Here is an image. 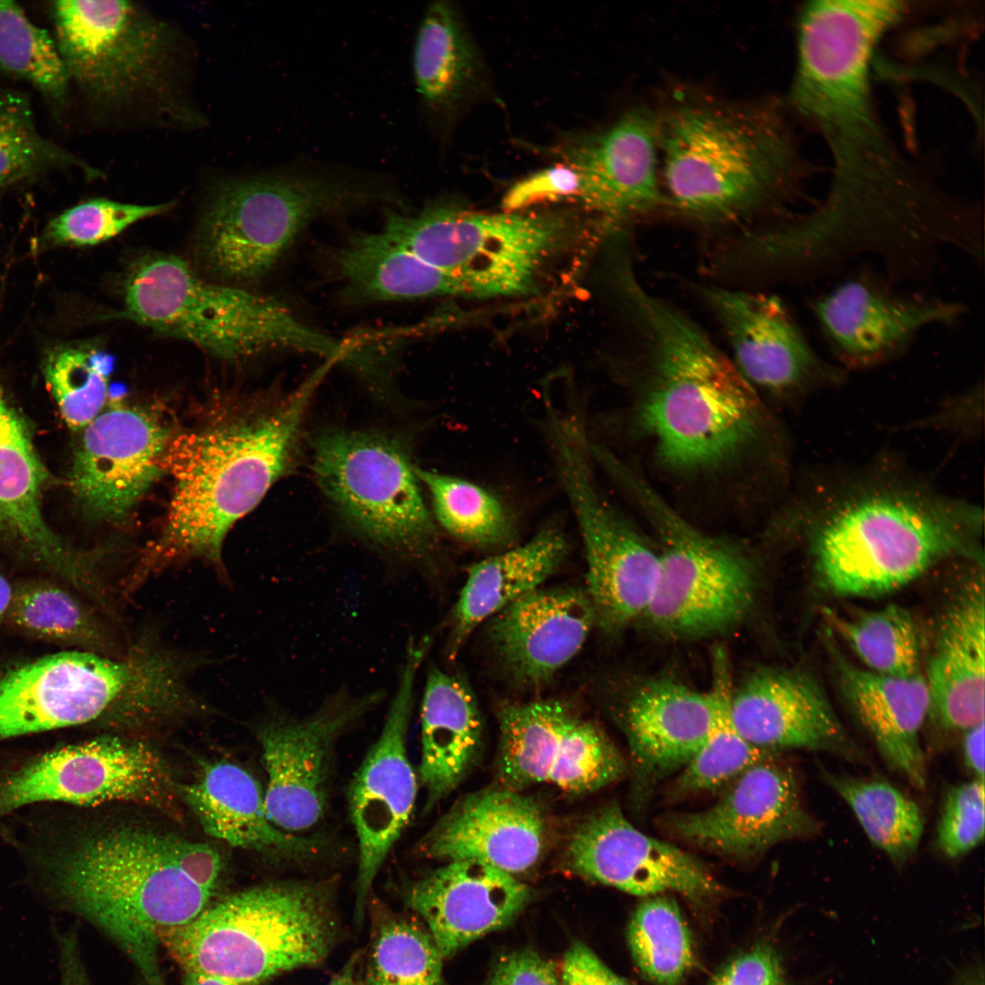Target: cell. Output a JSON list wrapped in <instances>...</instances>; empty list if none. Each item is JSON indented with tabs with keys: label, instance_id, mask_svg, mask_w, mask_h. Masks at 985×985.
Instances as JSON below:
<instances>
[{
	"label": "cell",
	"instance_id": "obj_1",
	"mask_svg": "<svg viewBox=\"0 0 985 985\" xmlns=\"http://www.w3.org/2000/svg\"><path fill=\"white\" fill-rule=\"evenodd\" d=\"M619 285L640 343L636 425L661 467L710 476L769 441L772 424L757 390L704 330L635 273Z\"/></svg>",
	"mask_w": 985,
	"mask_h": 985
},
{
	"label": "cell",
	"instance_id": "obj_2",
	"mask_svg": "<svg viewBox=\"0 0 985 985\" xmlns=\"http://www.w3.org/2000/svg\"><path fill=\"white\" fill-rule=\"evenodd\" d=\"M327 371L322 367L265 411L183 433L167 445L162 462L174 482L167 522L126 577L129 591L174 561L201 557L221 565L230 528L293 464L305 415Z\"/></svg>",
	"mask_w": 985,
	"mask_h": 985
},
{
	"label": "cell",
	"instance_id": "obj_3",
	"mask_svg": "<svg viewBox=\"0 0 985 985\" xmlns=\"http://www.w3.org/2000/svg\"><path fill=\"white\" fill-rule=\"evenodd\" d=\"M223 871L211 845L139 827L94 835L65 857V896L130 957L146 985H165L161 929L183 925L209 904Z\"/></svg>",
	"mask_w": 985,
	"mask_h": 985
},
{
	"label": "cell",
	"instance_id": "obj_4",
	"mask_svg": "<svg viewBox=\"0 0 985 985\" xmlns=\"http://www.w3.org/2000/svg\"><path fill=\"white\" fill-rule=\"evenodd\" d=\"M815 568L841 596H872L911 582L951 555L977 558V505L894 480L866 481L807 515Z\"/></svg>",
	"mask_w": 985,
	"mask_h": 985
},
{
	"label": "cell",
	"instance_id": "obj_5",
	"mask_svg": "<svg viewBox=\"0 0 985 985\" xmlns=\"http://www.w3.org/2000/svg\"><path fill=\"white\" fill-rule=\"evenodd\" d=\"M658 122L669 202L688 216L739 220L780 202L798 181L793 139L772 107L683 101Z\"/></svg>",
	"mask_w": 985,
	"mask_h": 985
},
{
	"label": "cell",
	"instance_id": "obj_6",
	"mask_svg": "<svg viewBox=\"0 0 985 985\" xmlns=\"http://www.w3.org/2000/svg\"><path fill=\"white\" fill-rule=\"evenodd\" d=\"M831 150L826 198L795 227L806 254L826 270L865 252L879 255L890 274L928 270L943 233L933 184L886 138Z\"/></svg>",
	"mask_w": 985,
	"mask_h": 985
},
{
	"label": "cell",
	"instance_id": "obj_7",
	"mask_svg": "<svg viewBox=\"0 0 985 985\" xmlns=\"http://www.w3.org/2000/svg\"><path fill=\"white\" fill-rule=\"evenodd\" d=\"M335 893L330 880L256 886L161 929L160 944L183 971L254 985L327 958L337 936Z\"/></svg>",
	"mask_w": 985,
	"mask_h": 985
},
{
	"label": "cell",
	"instance_id": "obj_8",
	"mask_svg": "<svg viewBox=\"0 0 985 985\" xmlns=\"http://www.w3.org/2000/svg\"><path fill=\"white\" fill-rule=\"evenodd\" d=\"M124 303L130 319L225 359L284 349L347 362L352 352L349 343L307 326L280 302L203 281L173 255L136 263L125 281Z\"/></svg>",
	"mask_w": 985,
	"mask_h": 985
},
{
	"label": "cell",
	"instance_id": "obj_9",
	"mask_svg": "<svg viewBox=\"0 0 985 985\" xmlns=\"http://www.w3.org/2000/svg\"><path fill=\"white\" fill-rule=\"evenodd\" d=\"M181 693L171 655L142 638L119 656L52 654L0 678V739L90 722L103 716L165 714Z\"/></svg>",
	"mask_w": 985,
	"mask_h": 985
},
{
	"label": "cell",
	"instance_id": "obj_10",
	"mask_svg": "<svg viewBox=\"0 0 985 985\" xmlns=\"http://www.w3.org/2000/svg\"><path fill=\"white\" fill-rule=\"evenodd\" d=\"M391 198V189L379 179L336 171L296 167L233 179L212 192L200 251L220 277L255 280L314 219Z\"/></svg>",
	"mask_w": 985,
	"mask_h": 985
},
{
	"label": "cell",
	"instance_id": "obj_11",
	"mask_svg": "<svg viewBox=\"0 0 985 985\" xmlns=\"http://www.w3.org/2000/svg\"><path fill=\"white\" fill-rule=\"evenodd\" d=\"M603 467L633 498L658 540L659 572L642 619L657 633L700 639L736 627L752 612L757 570L740 547L700 532L615 455Z\"/></svg>",
	"mask_w": 985,
	"mask_h": 985
},
{
	"label": "cell",
	"instance_id": "obj_12",
	"mask_svg": "<svg viewBox=\"0 0 985 985\" xmlns=\"http://www.w3.org/2000/svg\"><path fill=\"white\" fill-rule=\"evenodd\" d=\"M567 226L555 213H481L435 203L416 213H387L381 232L451 276L464 296L496 297L532 292Z\"/></svg>",
	"mask_w": 985,
	"mask_h": 985
},
{
	"label": "cell",
	"instance_id": "obj_13",
	"mask_svg": "<svg viewBox=\"0 0 985 985\" xmlns=\"http://www.w3.org/2000/svg\"><path fill=\"white\" fill-rule=\"evenodd\" d=\"M905 10L903 2L892 0H818L803 7L791 98L829 144L882 132L872 103L871 62Z\"/></svg>",
	"mask_w": 985,
	"mask_h": 985
},
{
	"label": "cell",
	"instance_id": "obj_14",
	"mask_svg": "<svg viewBox=\"0 0 985 985\" xmlns=\"http://www.w3.org/2000/svg\"><path fill=\"white\" fill-rule=\"evenodd\" d=\"M315 478L358 534L409 561L430 564L439 532L405 450L387 436L334 430L314 443Z\"/></svg>",
	"mask_w": 985,
	"mask_h": 985
},
{
	"label": "cell",
	"instance_id": "obj_15",
	"mask_svg": "<svg viewBox=\"0 0 985 985\" xmlns=\"http://www.w3.org/2000/svg\"><path fill=\"white\" fill-rule=\"evenodd\" d=\"M556 474L577 522L586 559V594L596 626L607 633L641 619L659 572L658 549L601 493L592 468L589 438L578 419L546 427Z\"/></svg>",
	"mask_w": 985,
	"mask_h": 985
},
{
	"label": "cell",
	"instance_id": "obj_16",
	"mask_svg": "<svg viewBox=\"0 0 985 985\" xmlns=\"http://www.w3.org/2000/svg\"><path fill=\"white\" fill-rule=\"evenodd\" d=\"M55 41L69 77L92 100L119 106L162 87L167 26L128 1L52 3Z\"/></svg>",
	"mask_w": 985,
	"mask_h": 985
},
{
	"label": "cell",
	"instance_id": "obj_17",
	"mask_svg": "<svg viewBox=\"0 0 985 985\" xmlns=\"http://www.w3.org/2000/svg\"><path fill=\"white\" fill-rule=\"evenodd\" d=\"M498 721V776L506 788L519 792L549 783L585 794L610 784L626 770L605 732L560 700L506 705Z\"/></svg>",
	"mask_w": 985,
	"mask_h": 985
},
{
	"label": "cell",
	"instance_id": "obj_18",
	"mask_svg": "<svg viewBox=\"0 0 985 985\" xmlns=\"http://www.w3.org/2000/svg\"><path fill=\"white\" fill-rule=\"evenodd\" d=\"M430 641L410 642L383 729L348 788L350 819L358 842L355 918L362 919L368 896L382 864L414 808L418 778L407 736L414 683Z\"/></svg>",
	"mask_w": 985,
	"mask_h": 985
},
{
	"label": "cell",
	"instance_id": "obj_19",
	"mask_svg": "<svg viewBox=\"0 0 985 985\" xmlns=\"http://www.w3.org/2000/svg\"><path fill=\"white\" fill-rule=\"evenodd\" d=\"M171 795L168 769L151 748L107 736L48 752L1 779L0 815L40 802L167 807Z\"/></svg>",
	"mask_w": 985,
	"mask_h": 985
},
{
	"label": "cell",
	"instance_id": "obj_20",
	"mask_svg": "<svg viewBox=\"0 0 985 985\" xmlns=\"http://www.w3.org/2000/svg\"><path fill=\"white\" fill-rule=\"evenodd\" d=\"M381 700V693H341L303 719L281 717L256 728L267 774L271 823L297 835L324 816L336 743Z\"/></svg>",
	"mask_w": 985,
	"mask_h": 985
},
{
	"label": "cell",
	"instance_id": "obj_21",
	"mask_svg": "<svg viewBox=\"0 0 985 985\" xmlns=\"http://www.w3.org/2000/svg\"><path fill=\"white\" fill-rule=\"evenodd\" d=\"M668 824L692 845L738 859L812 836L820 828L803 803L793 771L774 756L746 770L709 808L672 815Z\"/></svg>",
	"mask_w": 985,
	"mask_h": 985
},
{
	"label": "cell",
	"instance_id": "obj_22",
	"mask_svg": "<svg viewBox=\"0 0 985 985\" xmlns=\"http://www.w3.org/2000/svg\"><path fill=\"white\" fill-rule=\"evenodd\" d=\"M697 292L727 336L734 365L754 389L791 397L841 381L842 371L814 350L779 297L715 285H700Z\"/></svg>",
	"mask_w": 985,
	"mask_h": 985
},
{
	"label": "cell",
	"instance_id": "obj_23",
	"mask_svg": "<svg viewBox=\"0 0 985 985\" xmlns=\"http://www.w3.org/2000/svg\"><path fill=\"white\" fill-rule=\"evenodd\" d=\"M565 861L578 876L636 896L675 891L700 904L721 891L702 862L639 831L615 804L596 811L575 829Z\"/></svg>",
	"mask_w": 985,
	"mask_h": 985
},
{
	"label": "cell",
	"instance_id": "obj_24",
	"mask_svg": "<svg viewBox=\"0 0 985 985\" xmlns=\"http://www.w3.org/2000/svg\"><path fill=\"white\" fill-rule=\"evenodd\" d=\"M823 335L840 361L868 368L901 353L922 329L957 321L964 306L893 291L876 277L847 279L812 305Z\"/></svg>",
	"mask_w": 985,
	"mask_h": 985
},
{
	"label": "cell",
	"instance_id": "obj_25",
	"mask_svg": "<svg viewBox=\"0 0 985 985\" xmlns=\"http://www.w3.org/2000/svg\"><path fill=\"white\" fill-rule=\"evenodd\" d=\"M729 717L744 740L769 752L804 749L853 762L866 759L823 689L802 671L769 667L753 670L732 687Z\"/></svg>",
	"mask_w": 985,
	"mask_h": 985
},
{
	"label": "cell",
	"instance_id": "obj_26",
	"mask_svg": "<svg viewBox=\"0 0 985 985\" xmlns=\"http://www.w3.org/2000/svg\"><path fill=\"white\" fill-rule=\"evenodd\" d=\"M168 430L134 408L101 411L85 429L70 473L75 495L92 516L125 517L160 476Z\"/></svg>",
	"mask_w": 985,
	"mask_h": 985
},
{
	"label": "cell",
	"instance_id": "obj_27",
	"mask_svg": "<svg viewBox=\"0 0 985 985\" xmlns=\"http://www.w3.org/2000/svg\"><path fill=\"white\" fill-rule=\"evenodd\" d=\"M555 152L581 173V202L606 219L641 215L664 202L658 117L648 110H628L604 130L567 139Z\"/></svg>",
	"mask_w": 985,
	"mask_h": 985
},
{
	"label": "cell",
	"instance_id": "obj_28",
	"mask_svg": "<svg viewBox=\"0 0 985 985\" xmlns=\"http://www.w3.org/2000/svg\"><path fill=\"white\" fill-rule=\"evenodd\" d=\"M544 832L539 805L503 786L461 798L423 836L418 849L428 858L475 860L514 876L537 864Z\"/></svg>",
	"mask_w": 985,
	"mask_h": 985
},
{
	"label": "cell",
	"instance_id": "obj_29",
	"mask_svg": "<svg viewBox=\"0 0 985 985\" xmlns=\"http://www.w3.org/2000/svg\"><path fill=\"white\" fill-rule=\"evenodd\" d=\"M529 898L514 876L475 860L445 863L404 890L442 958L511 923Z\"/></svg>",
	"mask_w": 985,
	"mask_h": 985
},
{
	"label": "cell",
	"instance_id": "obj_30",
	"mask_svg": "<svg viewBox=\"0 0 985 985\" xmlns=\"http://www.w3.org/2000/svg\"><path fill=\"white\" fill-rule=\"evenodd\" d=\"M719 713L711 684L696 690L678 680L659 678L637 688L620 712L632 758L635 787L647 797L669 774L682 769L710 737Z\"/></svg>",
	"mask_w": 985,
	"mask_h": 985
},
{
	"label": "cell",
	"instance_id": "obj_31",
	"mask_svg": "<svg viewBox=\"0 0 985 985\" xmlns=\"http://www.w3.org/2000/svg\"><path fill=\"white\" fill-rule=\"evenodd\" d=\"M47 477L26 423L0 385V538L91 593L100 581L91 561L65 544L42 514Z\"/></svg>",
	"mask_w": 985,
	"mask_h": 985
},
{
	"label": "cell",
	"instance_id": "obj_32",
	"mask_svg": "<svg viewBox=\"0 0 985 985\" xmlns=\"http://www.w3.org/2000/svg\"><path fill=\"white\" fill-rule=\"evenodd\" d=\"M491 639L518 685L539 687L582 648L596 626L586 591L537 588L493 617Z\"/></svg>",
	"mask_w": 985,
	"mask_h": 985
},
{
	"label": "cell",
	"instance_id": "obj_33",
	"mask_svg": "<svg viewBox=\"0 0 985 985\" xmlns=\"http://www.w3.org/2000/svg\"><path fill=\"white\" fill-rule=\"evenodd\" d=\"M924 678L930 700L928 715L939 728L965 732L984 721L982 579L962 592L944 616Z\"/></svg>",
	"mask_w": 985,
	"mask_h": 985
},
{
	"label": "cell",
	"instance_id": "obj_34",
	"mask_svg": "<svg viewBox=\"0 0 985 985\" xmlns=\"http://www.w3.org/2000/svg\"><path fill=\"white\" fill-rule=\"evenodd\" d=\"M836 667L848 705L885 762L923 790L927 764L920 731L930 705L923 675H880L854 666L838 655Z\"/></svg>",
	"mask_w": 985,
	"mask_h": 985
},
{
	"label": "cell",
	"instance_id": "obj_35",
	"mask_svg": "<svg viewBox=\"0 0 985 985\" xmlns=\"http://www.w3.org/2000/svg\"><path fill=\"white\" fill-rule=\"evenodd\" d=\"M181 793L204 832L232 846L299 861L314 858L327 847L321 837H306L274 825L257 781L234 763L205 764L197 780L181 788Z\"/></svg>",
	"mask_w": 985,
	"mask_h": 985
},
{
	"label": "cell",
	"instance_id": "obj_36",
	"mask_svg": "<svg viewBox=\"0 0 985 985\" xmlns=\"http://www.w3.org/2000/svg\"><path fill=\"white\" fill-rule=\"evenodd\" d=\"M419 776L428 812L449 795L474 763L482 746V721L472 688L458 674L438 668L427 676L421 706Z\"/></svg>",
	"mask_w": 985,
	"mask_h": 985
},
{
	"label": "cell",
	"instance_id": "obj_37",
	"mask_svg": "<svg viewBox=\"0 0 985 985\" xmlns=\"http://www.w3.org/2000/svg\"><path fill=\"white\" fill-rule=\"evenodd\" d=\"M566 551L565 534L551 524L524 544L473 564L453 609L451 654L481 623L539 588L558 568Z\"/></svg>",
	"mask_w": 985,
	"mask_h": 985
},
{
	"label": "cell",
	"instance_id": "obj_38",
	"mask_svg": "<svg viewBox=\"0 0 985 985\" xmlns=\"http://www.w3.org/2000/svg\"><path fill=\"white\" fill-rule=\"evenodd\" d=\"M334 257L337 277L357 299L387 302L464 296L451 276L381 231L350 238Z\"/></svg>",
	"mask_w": 985,
	"mask_h": 985
},
{
	"label": "cell",
	"instance_id": "obj_39",
	"mask_svg": "<svg viewBox=\"0 0 985 985\" xmlns=\"http://www.w3.org/2000/svg\"><path fill=\"white\" fill-rule=\"evenodd\" d=\"M412 67L422 101L436 113L452 112L481 88L480 54L450 3L438 1L427 9L417 33Z\"/></svg>",
	"mask_w": 985,
	"mask_h": 985
},
{
	"label": "cell",
	"instance_id": "obj_40",
	"mask_svg": "<svg viewBox=\"0 0 985 985\" xmlns=\"http://www.w3.org/2000/svg\"><path fill=\"white\" fill-rule=\"evenodd\" d=\"M825 783L849 805L869 840L897 866L916 854L924 816L916 802L891 783L821 768Z\"/></svg>",
	"mask_w": 985,
	"mask_h": 985
},
{
	"label": "cell",
	"instance_id": "obj_41",
	"mask_svg": "<svg viewBox=\"0 0 985 985\" xmlns=\"http://www.w3.org/2000/svg\"><path fill=\"white\" fill-rule=\"evenodd\" d=\"M6 617L35 637L109 656L123 650L109 627L69 592L46 582L13 591Z\"/></svg>",
	"mask_w": 985,
	"mask_h": 985
},
{
	"label": "cell",
	"instance_id": "obj_42",
	"mask_svg": "<svg viewBox=\"0 0 985 985\" xmlns=\"http://www.w3.org/2000/svg\"><path fill=\"white\" fill-rule=\"evenodd\" d=\"M438 523L458 540L482 549L506 546L515 536L513 519L504 504L467 480L416 466Z\"/></svg>",
	"mask_w": 985,
	"mask_h": 985
},
{
	"label": "cell",
	"instance_id": "obj_43",
	"mask_svg": "<svg viewBox=\"0 0 985 985\" xmlns=\"http://www.w3.org/2000/svg\"><path fill=\"white\" fill-rule=\"evenodd\" d=\"M365 985H442V956L424 925L376 904Z\"/></svg>",
	"mask_w": 985,
	"mask_h": 985
},
{
	"label": "cell",
	"instance_id": "obj_44",
	"mask_svg": "<svg viewBox=\"0 0 985 985\" xmlns=\"http://www.w3.org/2000/svg\"><path fill=\"white\" fill-rule=\"evenodd\" d=\"M712 685L719 700L717 722L706 742L681 769L674 787L679 795L729 785L752 766L774 756L752 745L731 725L729 717L731 678L729 661L721 649L714 655Z\"/></svg>",
	"mask_w": 985,
	"mask_h": 985
},
{
	"label": "cell",
	"instance_id": "obj_45",
	"mask_svg": "<svg viewBox=\"0 0 985 985\" xmlns=\"http://www.w3.org/2000/svg\"><path fill=\"white\" fill-rule=\"evenodd\" d=\"M825 616L834 629L866 665L880 675L911 677L920 673V645L910 613L897 605L845 617Z\"/></svg>",
	"mask_w": 985,
	"mask_h": 985
},
{
	"label": "cell",
	"instance_id": "obj_46",
	"mask_svg": "<svg viewBox=\"0 0 985 985\" xmlns=\"http://www.w3.org/2000/svg\"><path fill=\"white\" fill-rule=\"evenodd\" d=\"M67 168H77L88 178L101 175L40 133L26 96L16 91L0 92V189Z\"/></svg>",
	"mask_w": 985,
	"mask_h": 985
},
{
	"label": "cell",
	"instance_id": "obj_47",
	"mask_svg": "<svg viewBox=\"0 0 985 985\" xmlns=\"http://www.w3.org/2000/svg\"><path fill=\"white\" fill-rule=\"evenodd\" d=\"M0 69L30 84L55 107L67 102L70 79L55 38L13 1L0 0Z\"/></svg>",
	"mask_w": 985,
	"mask_h": 985
},
{
	"label": "cell",
	"instance_id": "obj_48",
	"mask_svg": "<svg viewBox=\"0 0 985 985\" xmlns=\"http://www.w3.org/2000/svg\"><path fill=\"white\" fill-rule=\"evenodd\" d=\"M628 945L643 975L657 985H678L694 961L689 930L676 902L652 897L636 909Z\"/></svg>",
	"mask_w": 985,
	"mask_h": 985
},
{
	"label": "cell",
	"instance_id": "obj_49",
	"mask_svg": "<svg viewBox=\"0 0 985 985\" xmlns=\"http://www.w3.org/2000/svg\"><path fill=\"white\" fill-rule=\"evenodd\" d=\"M109 367V357L88 347H58L46 357V381L69 428L85 429L103 410Z\"/></svg>",
	"mask_w": 985,
	"mask_h": 985
},
{
	"label": "cell",
	"instance_id": "obj_50",
	"mask_svg": "<svg viewBox=\"0 0 985 985\" xmlns=\"http://www.w3.org/2000/svg\"><path fill=\"white\" fill-rule=\"evenodd\" d=\"M173 202L135 204L92 199L75 205L51 220L44 232L53 245H94L105 242L133 223L167 212Z\"/></svg>",
	"mask_w": 985,
	"mask_h": 985
},
{
	"label": "cell",
	"instance_id": "obj_51",
	"mask_svg": "<svg viewBox=\"0 0 985 985\" xmlns=\"http://www.w3.org/2000/svg\"><path fill=\"white\" fill-rule=\"evenodd\" d=\"M984 780L951 787L946 793L937 830V844L950 858L966 855L984 838Z\"/></svg>",
	"mask_w": 985,
	"mask_h": 985
},
{
	"label": "cell",
	"instance_id": "obj_52",
	"mask_svg": "<svg viewBox=\"0 0 985 985\" xmlns=\"http://www.w3.org/2000/svg\"><path fill=\"white\" fill-rule=\"evenodd\" d=\"M584 181L579 171L565 162L538 171L514 183L503 199L504 212H524L546 202L581 201Z\"/></svg>",
	"mask_w": 985,
	"mask_h": 985
},
{
	"label": "cell",
	"instance_id": "obj_53",
	"mask_svg": "<svg viewBox=\"0 0 985 985\" xmlns=\"http://www.w3.org/2000/svg\"><path fill=\"white\" fill-rule=\"evenodd\" d=\"M712 985H786L774 950L760 946L733 959Z\"/></svg>",
	"mask_w": 985,
	"mask_h": 985
},
{
	"label": "cell",
	"instance_id": "obj_54",
	"mask_svg": "<svg viewBox=\"0 0 985 985\" xmlns=\"http://www.w3.org/2000/svg\"><path fill=\"white\" fill-rule=\"evenodd\" d=\"M489 985H561L553 966L531 950L514 952L497 965Z\"/></svg>",
	"mask_w": 985,
	"mask_h": 985
},
{
	"label": "cell",
	"instance_id": "obj_55",
	"mask_svg": "<svg viewBox=\"0 0 985 985\" xmlns=\"http://www.w3.org/2000/svg\"><path fill=\"white\" fill-rule=\"evenodd\" d=\"M562 985H628L586 945L575 942L563 961Z\"/></svg>",
	"mask_w": 985,
	"mask_h": 985
},
{
	"label": "cell",
	"instance_id": "obj_56",
	"mask_svg": "<svg viewBox=\"0 0 985 985\" xmlns=\"http://www.w3.org/2000/svg\"><path fill=\"white\" fill-rule=\"evenodd\" d=\"M963 757L976 778L984 780V721L964 732Z\"/></svg>",
	"mask_w": 985,
	"mask_h": 985
},
{
	"label": "cell",
	"instance_id": "obj_57",
	"mask_svg": "<svg viewBox=\"0 0 985 985\" xmlns=\"http://www.w3.org/2000/svg\"><path fill=\"white\" fill-rule=\"evenodd\" d=\"M66 941H64L63 947V985H89L78 959L76 957L75 949H73L74 948L72 945L68 946ZM143 985L146 984L144 983Z\"/></svg>",
	"mask_w": 985,
	"mask_h": 985
},
{
	"label": "cell",
	"instance_id": "obj_58",
	"mask_svg": "<svg viewBox=\"0 0 985 985\" xmlns=\"http://www.w3.org/2000/svg\"><path fill=\"white\" fill-rule=\"evenodd\" d=\"M182 985H244L236 981L195 971H183Z\"/></svg>",
	"mask_w": 985,
	"mask_h": 985
},
{
	"label": "cell",
	"instance_id": "obj_59",
	"mask_svg": "<svg viewBox=\"0 0 985 985\" xmlns=\"http://www.w3.org/2000/svg\"><path fill=\"white\" fill-rule=\"evenodd\" d=\"M954 985H984L982 965L976 964L959 971L955 978Z\"/></svg>",
	"mask_w": 985,
	"mask_h": 985
},
{
	"label": "cell",
	"instance_id": "obj_60",
	"mask_svg": "<svg viewBox=\"0 0 985 985\" xmlns=\"http://www.w3.org/2000/svg\"><path fill=\"white\" fill-rule=\"evenodd\" d=\"M356 956L352 957L327 985H356Z\"/></svg>",
	"mask_w": 985,
	"mask_h": 985
},
{
	"label": "cell",
	"instance_id": "obj_61",
	"mask_svg": "<svg viewBox=\"0 0 985 985\" xmlns=\"http://www.w3.org/2000/svg\"><path fill=\"white\" fill-rule=\"evenodd\" d=\"M13 591L10 583L0 571V623L6 617L11 604Z\"/></svg>",
	"mask_w": 985,
	"mask_h": 985
}]
</instances>
